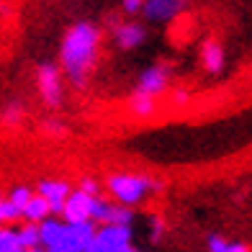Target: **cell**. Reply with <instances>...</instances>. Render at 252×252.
<instances>
[{"label":"cell","mask_w":252,"mask_h":252,"mask_svg":"<svg viewBox=\"0 0 252 252\" xmlns=\"http://www.w3.org/2000/svg\"><path fill=\"white\" fill-rule=\"evenodd\" d=\"M100 49V29L90 21H77L67 29L60 49V60L64 64V75L75 88H85L90 72L95 67Z\"/></svg>","instance_id":"6da1fadb"},{"label":"cell","mask_w":252,"mask_h":252,"mask_svg":"<svg viewBox=\"0 0 252 252\" xmlns=\"http://www.w3.org/2000/svg\"><path fill=\"white\" fill-rule=\"evenodd\" d=\"M106 188L113 198L124 206H136L142 203L150 193H159L165 186L162 180L147 178V175H134V173H113L106 178Z\"/></svg>","instance_id":"7a4b0ae2"},{"label":"cell","mask_w":252,"mask_h":252,"mask_svg":"<svg viewBox=\"0 0 252 252\" xmlns=\"http://www.w3.org/2000/svg\"><path fill=\"white\" fill-rule=\"evenodd\" d=\"M36 90L39 98L44 100V106L57 111L64 100V80H62V70L52 62L39 64L36 70Z\"/></svg>","instance_id":"3957f363"},{"label":"cell","mask_w":252,"mask_h":252,"mask_svg":"<svg viewBox=\"0 0 252 252\" xmlns=\"http://www.w3.org/2000/svg\"><path fill=\"white\" fill-rule=\"evenodd\" d=\"M131 247V224H98L95 239L85 252H126Z\"/></svg>","instance_id":"277c9868"},{"label":"cell","mask_w":252,"mask_h":252,"mask_svg":"<svg viewBox=\"0 0 252 252\" xmlns=\"http://www.w3.org/2000/svg\"><path fill=\"white\" fill-rule=\"evenodd\" d=\"M98 224L95 221H83V224H67L62 239L57 245L47 247V252H85L95 239Z\"/></svg>","instance_id":"5b68a950"},{"label":"cell","mask_w":252,"mask_h":252,"mask_svg":"<svg viewBox=\"0 0 252 252\" xmlns=\"http://www.w3.org/2000/svg\"><path fill=\"white\" fill-rule=\"evenodd\" d=\"M90 211H93V196L85 193L83 188L72 190L64 201V209H62V219L67 224H83V221H93L90 219Z\"/></svg>","instance_id":"8992f818"},{"label":"cell","mask_w":252,"mask_h":252,"mask_svg":"<svg viewBox=\"0 0 252 252\" xmlns=\"http://www.w3.org/2000/svg\"><path fill=\"white\" fill-rule=\"evenodd\" d=\"M36 193H41V196L49 201L54 216H62L64 201H67V196L72 193V186H70L67 180H52V178H47V180H41L39 186H36Z\"/></svg>","instance_id":"52a82bcc"},{"label":"cell","mask_w":252,"mask_h":252,"mask_svg":"<svg viewBox=\"0 0 252 252\" xmlns=\"http://www.w3.org/2000/svg\"><path fill=\"white\" fill-rule=\"evenodd\" d=\"M170 85V67L165 64H155V67H147V70L139 75V83H136V90H144L150 95H162Z\"/></svg>","instance_id":"ba28073f"},{"label":"cell","mask_w":252,"mask_h":252,"mask_svg":"<svg viewBox=\"0 0 252 252\" xmlns=\"http://www.w3.org/2000/svg\"><path fill=\"white\" fill-rule=\"evenodd\" d=\"M188 0H144L142 13L150 21H159V24H167L183 13Z\"/></svg>","instance_id":"9c48e42d"},{"label":"cell","mask_w":252,"mask_h":252,"mask_svg":"<svg viewBox=\"0 0 252 252\" xmlns=\"http://www.w3.org/2000/svg\"><path fill=\"white\" fill-rule=\"evenodd\" d=\"M113 39L121 49H136L147 39V29L136 21H116L113 24Z\"/></svg>","instance_id":"30bf717a"},{"label":"cell","mask_w":252,"mask_h":252,"mask_svg":"<svg viewBox=\"0 0 252 252\" xmlns=\"http://www.w3.org/2000/svg\"><path fill=\"white\" fill-rule=\"evenodd\" d=\"M201 64H203V70L211 72V75L224 70V47L216 39H206L201 44Z\"/></svg>","instance_id":"8fae6325"},{"label":"cell","mask_w":252,"mask_h":252,"mask_svg":"<svg viewBox=\"0 0 252 252\" xmlns=\"http://www.w3.org/2000/svg\"><path fill=\"white\" fill-rule=\"evenodd\" d=\"M129 111L139 119H150L157 111V100H155V95L144 93V90H134L131 98H129Z\"/></svg>","instance_id":"7c38bea8"},{"label":"cell","mask_w":252,"mask_h":252,"mask_svg":"<svg viewBox=\"0 0 252 252\" xmlns=\"http://www.w3.org/2000/svg\"><path fill=\"white\" fill-rule=\"evenodd\" d=\"M47 216H52V206L49 201L41 196V193H33L31 201L26 203V209H24V219L26 221H33V224H41Z\"/></svg>","instance_id":"4fadbf2b"},{"label":"cell","mask_w":252,"mask_h":252,"mask_svg":"<svg viewBox=\"0 0 252 252\" xmlns=\"http://www.w3.org/2000/svg\"><path fill=\"white\" fill-rule=\"evenodd\" d=\"M0 252H26L18 237V229H0Z\"/></svg>","instance_id":"5bb4252c"},{"label":"cell","mask_w":252,"mask_h":252,"mask_svg":"<svg viewBox=\"0 0 252 252\" xmlns=\"http://www.w3.org/2000/svg\"><path fill=\"white\" fill-rule=\"evenodd\" d=\"M18 237H21V242H24L26 250L41 247V229H39V224H33V221H26L24 226H18Z\"/></svg>","instance_id":"9a60e30c"},{"label":"cell","mask_w":252,"mask_h":252,"mask_svg":"<svg viewBox=\"0 0 252 252\" xmlns=\"http://www.w3.org/2000/svg\"><path fill=\"white\" fill-rule=\"evenodd\" d=\"M41 131L47 136H54V139H64L67 134H70V126L60 119H44L41 121Z\"/></svg>","instance_id":"2e32d148"},{"label":"cell","mask_w":252,"mask_h":252,"mask_svg":"<svg viewBox=\"0 0 252 252\" xmlns=\"http://www.w3.org/2000/svg\"><path fill=\"white\" fill-rule=\"evenodd\" d=\"M134 219V211L129 209V206H124V203H113L111 206V214H108V221L106 224H131Z\"/></svg>","instance_id":"e0dca14e"},{"label":"cell","mask_w":252,"mask_h":252,"mask_svg":"<svg viewBox=\"0 0 252 252\" xmlns=\"http://www.w3.org/2000/svg\"><path fill=\"white\" fill-rule=\"evenodd\" d=\"M111 201L100 198V196H93V211H90V219L95 224H106L108 221V214H111Z\"/></svg>","instance_id":"ac0fdd59"},{"label":"cell","mask_w":252,"mask_h":252,"mask_svg":"<svg viewBox=\"0 0 252 252\" xmlns=\"http://www.w3.org/2000/svg\"><path fill=\"white\" fill-rule=\"evenodd\" d=\"M0 216H3V224H16L24 216V211L5 196V198H0Z\"/></svg>","instance_id":"d6986e66"},{"label":"cell","mask_w":252,"mask_h":252,"mask_svg":"<svg viewBox=\"0 0 252 252\" xmlns=\"http://www.w3.org/2000/svg\"><path fill=\"white\" fill-rule=\"evenodd\" d=\"M31 196H33V188H29V186H16L13 190H10V193H8V198H10V201H13V203L18 206V209H21V211H24V209H26V203L31 201Z\"/></svg>","instance_id":"ffe728a7"},{"label":"cell","mask_w":252,"mask_h":252,"mask_svg":"<svg viewBox=\"0 0 252 252\" xmlns=\"http://www.w3.org/2000/svg\"><path fill=\"white\" fill-rule=\"evenodd\" d=\"M21 121H24V106H21V103H10L3 111V124L5 126H18Z\"/></svg>","instance_id":"44dd1931"},{"label":"cell","mask_w":252,"mask_h":252,"mask_svg":"<svg viewBox=\"0 0 252 252\" xmlns=\"http://www.w3.org/2000/svg\"><path fill=\"white\" fill-rule=\"evenodd\" d=\"M150 239L152 242H159V239H162V234H165V221L159 219V216H152L150 219Z\"/></svg>","instance_id":"7402d4cb"},{"label":"cell","mask_w":252,"mask_h":252,"mask_svg":"<svg viewBox=\"0 0 252 252\" xmlns=\"http://www.w3.org/2000/svg\"><path fill=\"white\" fill-rule=\"evenodd\" d=\"M226 250H229V242L224 237H219V234L209 237V252H226Z\"/></svg>","instance_id":"603a6c76"},{"label":"cell","mask_w":252,"mask_h":252,"mask_svg":"<svg viewBox=\"0 0 252 252\" xmlns=\"http://www.w3.org/2000/svg\"><path fill=\"white\" fill-rule=\"evenodd\" d=\"M121 8H124V13H142V8H144V0H121Z\"/></svg>","instance_id":"cb8c5ba5"},{"label":"cell","mask_w":252,"mask_h":252,"mask_svg":"<svg viewBox=\"0 0 252 252\" xmlns=\"http://www.w3.org/2000/svg\"><path fill=\"white\" fill-rule=\"evenodd\" d=\"M80 188H83L85 193H90V196H98V190H100L98 180H93V178H83L80 180Z\"/></svg>","instance_id":"d4e9b609"},{"label":"cell","mask_w":252,"mask_h":252,"mask_svg":"<svg viewBox=\"0 0 252 252\" xmlns=\"http://www.w3.org/2000/svg\"><path fill=\"white\" fill-rule=\"evenodd\" d=\"M170 100H173V106H186V103H188V93H186V90H173V93H170Z\"/></svg>","instance_id":"484cf974"},{"label":"cell","mask_w":252,"mask_h":252,"mask_svg":"<svg viewBox=\"0 0 252 252\" xmlns=\"http://www.w3.org/2000/svg\"><path fill=\"white\" fill-rule=\"evenodd\" d=\"M226 252H250V250H247V245H229Z\"/></svg>","instance_id":"4316f807"},{"label":"cell","mask_w":252,"mask_h":252,"mask_svg":"<svg viewBox=\"0 0 252 252\" xmlns=\"http://www.w3.org/2000/svg\"><path fill=\"white\" fill-rule=\"evenodd\" d=\"M126 252H139V250H134V247H129V250H126Z\"/></svg>","instance_id":"83f0119b"},{"label":"cell","mask_w":252,"mask_h":252,"mask_svg":"<svg viewBox=\"0 0 252 252\" xmlns=\"http://www.w3.org/2000/svg\"><path fill=\"white\" fill-rule=\"evenodd\" d=\"M0 226H3V216H0Z\"/></svg>","instance_id":"f1b7e54d"}]
</instances>
